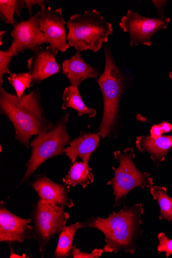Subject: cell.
<instances>
[{
  "label": "cell",
  "mask_w": 172,
  "mask_h": 258,
  "mask_svg": "<svg viewBox=\"0 0 172 258\" xmlns=\"http://www.w3.org/2000/svg\"><path fill=\"white\" fill-rule=\"evenodd\" d=\"M104 251V249H95L90 253L84 252L75 245L73 247L71 255L74 258H99Z\"/></svg>",
  "instance_id": "cell-25"
},
{
  "label": "cell",
  "mask_w": 172,
  "mask_h": 258,
  "mask_svg": "<svg viewBox=\"0 0 172 258\" xmlns=\"http://www.w3.org/2000/svg\"><path fill=\"white\" fill-rule=\"evenodd\" d=\"M27 8L28 9L30 16H32L33 9L34 6H38L41 10L45 8V6L50 3L47 0H25Z\"/></svg>",
  "instance_id": "cell-27"
},
{
  "label": "cell",
  "mask_w": 172,
  "mask_h": 258,
  "mask_svg": "<svg viewBox=\"0 0 172 258\" xmlns=\"http://www.w3.org/2000/svg\"><path fill=\"white\" fill-rule=\"evenodd\" d=\"M64 207L40 199L33 207V236L39 245L42 257L48 242L55 234L60 233L70 218Z\"/></svg>",
  "instance_id": "cell-7"
},
{
  "label": "cell",
  "mask_w": 172,
  "mask_h": 258,
  "mask_svg": "<svg viewBox=\"0 0 172 258\" xmlns=\"http://www.w3.org/2000/svg\"><path fill=\"white\" fill-rule=\"evenodd\" d=\"M171 131L172 124L167 121H163L160 124L154 125L151 128L150 134L152 137L157 138Z\"/></svg>",
  "instance_id": "cell-26"
},
{
  "label": "cell",
  "mask_w": 172,
  "mask_h": 258,
  "mask_svg": "<svg viewBox=\"0 0 172 258\" xmlns=\"http://www.w3.org/2000/svg\"><path fill=\"white\" fill-rule=\"evenodd\" d=\"M10 257H20V258L24 257V258H25V257H27L26 256V255L25 254H23L22 255H20L15 253L13 251H11V254Z\"/></svg>",
  "instance_id": "cell-29"
},
{
  "label": "cell",
  "mask_w": 172,
  "mask_h": 258,
  "mask_svg": "<svg viewBox=\"0 0 172 258\" xmlns=\"http://www.w3.org/2000/svg\"><path fill=\"white\" fill-rule=\"evenodd\" d=\"M62 8L52 10L46 8L40 11L39 26L40 30L51 49L56 51L66 52L70 48L67 41L65 26L67 22L63 17Z\"/></svg>",
  "instance_id": "cell-10"
},
{
  "label": "cell",
  "mask_w": 172,
  "mask_h": 258,
  "mask_svg": "<svg viewBox=\"0 0 172 258\" xmlns=\"http://www.w3.org/2000/svg\"><path fill=\"white\" fill-rule=\"evenodd\" d=\"M144 213L142 204L131 207L125 205L118 213L113 212L106 219L91 217L82 222L83 228H95L104 234V250L106 252L117 253L120 250L135 253L138 249L137 241L143 230L141 216Z\"/></svg>",
  "instance_id": "cell-2"
},
{
  "label": "cell",
  "mask_w": 172,
  "mask_h": 258,
  "mask_svg": "<svg viewBox=\"0 0 172 258\" xmlns=\"http://www.w3.org/2000/svg\"><path fill=\"white\" fill-rule=\"evenodd\" d=\"M8 80L14 88L18 97H22L24 95V91L32 86V79L29 72L18 74H11Z\"/></svg>",
  "instance_id": "cell-22"
},
{
  "label": "cell",
  "mask_w": 172,
  "mask_h": 258,
  "mask_svg": "<svg viewBox=\"0 0 172 258\" xmlns=\"http://www.w3.org/2000/svg\"><path fill=\"white\" fill-rule=\"evenodd\" d=\"M59 51L48 46L41 47L28 60V68L32 79V86L41 83L44 80L61 73L62 66L56 60Z\"/></svg>",
  "instance_id": "cell-12"
},
{
  "label": "cell",
  "mask_w": 172,
  "mask_h": 258,
  "mask_svg": "<svg viewBox=\"0 0 172 258\" xmlns=\"http://www.w3.org/2000/svg\"><path fill=\"white\" fill-rule=\"evenodd\" d=\"M62 69L71 85L78 87L85 80L95 79L101 74L99 69L91 66L83 60L81 52L78 50L71 58L63 61Z\"/></svg>",
  "instance_id": "cell-14"
},
{
  "label": "cell",
  "mask_w": 172,
  "mask_h": 258,
  "mask_svg": "<svg viewBox=\"0 0 172 258\" xmlns=\"http://www.w3.org/2000/svg\"><path fill=\"white\" fill-rule=\"evenodd\" d=\"M63 100L62 108L63 110L72 108L78 111L79 116L87 114L90 118H93L97 113L94 109L88 107L84 103L78 86L70 85L66 87L63 93Z\"/></svg>",
  "instance_id": "cell-18"
},
{
  "label": "cell",
  "mask_w": 172,
  "mask_h": 258,
  "mask_svg": "<svg viewBox=\"0 0 172 258\" xmlns=\"http://www.w3.org/2000/svg\"><path fill=\"white\" fill-rule=\"evenodd\" d=\"M136 145L140 152H146L150 155L151 159L158 167L172 149V135L157 138L151 135L139 136L136 139Z\"/></svg>",
  "instance_id": "cell-16"
},
{
  "label": "cell",
  "mask_w": 172,
  "mask_h": 258,
  "mask_svg": "<svg viewBox=\"0 0 172 258\" xmlns=\"http://www.w3.org/2000/svg\"><path fill=\"white\" fill-rule=\"evenodd\" d=\"M26 8L25 0H0V19L14 27L18 23L14 16L21 17V11Z\"/></svg>",
  "instance_id": "cell-20"
},
{
  "label": "cell",
  "mask_w": 172,
  "mask_h": 258,
  "mask_svg": "<svg viewBox=\"0 0 172 258\" xmlns=\"http://www.w3.org/2000/svg\"><path fill=\"white\" fill-rule=\"evenodd\" d=\"M13 55L7 51H0V85L2 87L4 77L6 74H11L9 65Z\"/></svg>",
  "instance_id": "cell-23"
},
{
  "label": "cell",
  "mask_w": 172,
  "mask_h": 258,
  "mask_svg": "<svg viewBox=\"0 0 172 258\" xmlns=\"http://www.w3.org/2000/svg\"><path fill=\"white\" fill-rule=\"evenodd\" d=\"M29 183L37 192L40 200L68 208L74 206L73 200L68 196L70 187L67 184L56 183L45 174L35 176L34 180Z\"/></svg>",
  "instance_id": "cell-13"
},
{
  "label": "cell",
  "mask_w": 172,
  "mask_h": 258,
  "mask_svg": "<svg viewBox=\"0 0 172 258\" xmlns=\"http://www.w3.org/2000/svg\"><path fill=\"white\" fill-rule=\"evenodd\" d=\"M150 189L154 200L157 201L159 206V220L172 222V199L167 194L166 187L153 185Z\"/></svg>",
  "instance_id": "cell-21"
},
{
  "label": "cell",
  "mask_w": 172,
  "mask_h": 258,
  "mask_svg": "<svg viewBox=\"0 0 172 258\" xmlns=\"http://www.w3.org/2000/svg\"><path fill=\"white\" fill-rule=\"evenodd\" d=\"M70 114L66 113L52 127L36 136L30 143L31 157L26 163L27 170L19 185L27 181L46 160L62 155L70 138L67 130Z\"/></svg>",
  "instance_id": "cell-5"
},
{
  "label": "cell",
  "mask_w": 172,
  "mask_h": 258,
  "mask_svg": "<svg viewBox=\"0 0 172 258\" xmlns=\"http://www.w3.org/2000/svg\"><path fill=\"white\" fill-rule=\"evenodd\" d=\"M0 113L13 125L16 140L28 149L33 136L50 129L54 125L45 115L39 89L18 97L0 87Z\"/></svg>",
  "instance_id": "cell-1"
},
{
  "label": "cell",
  "mask_w": 172,
  "mask_h": 258,
  "mask_svg": "<svg viewBox=\"0 0 172 258\" xmlns=\"http://www.w3.org/2000/svg\"><path fill=\"white\" fill-rule=\"evenodd\" d=\"M105 56V69L97 80L104 100V111L98 133L103 139L108 137L114 126L119 115L120 98L124 89V75L116 63L110 48L104 47Z\"/></svg>",
  "instance_id": "cell-4"
},
{
  "label": "cell",
  "mask_w": 172,
  "mask_h": 258,
  "mask_svg": "<svg viewBox=\"0 0 172 258\" xmlns=\"http://www.w3.org/2000/svg\"><path fill=\"white\" fill-rule=\"evenodd\" d=\"M6 33H7V31L0 30V45H3V37H4V35Z\"/></svg>",
  "instance_id": "cell-30"
},
{
  "label": "cell",
  "mask_w": 172,
  "mask_h": 258,
  "mask_svg": "<svg viewBox=\"0 0 172 258\" xmlns=\"http://www.w3.org/2000/svg\"><path fill=\"white\" fill-rule=\"evenodd\" d=\"M82 228V222L65 226L60 232L58 246L53 256L57 258H66L71 255L75 234L79 229Z\"/></svg>",
  "instance_id": "cell-19"
},
{
  "label": "cell",
  "mask_w": 172,
  "mask_h": 258,
  "mask_svg": "<svg viewBox=\"0 0 172 258\" xmlns=\"http://www.w3.org/2000/svg\"><path fill=\"white\" fill-rule=\"evenodd\" d=\"M169 77L172 79V72H171L169 74Z\"/></svg>",
  "instance_id": "cell-31"
},
{
  "label": "cell",
  "mask_w": 172,
  "mask_h": 258,
  "mask_svg": "<svg viewBox=\"0 0 172 258\" xmlns=\"http://www.w3.org/2000/svg\"><path fill=\"white\" fill-rule=\"evenodd\" d=\"M153 3L155 5L158 12L160 18H165L163 15L165 5L166 3V1H152Z\"/></svg>",
  "instance_id": "cell-28"
},
{
  "label": "cell",
  "mask_w": 172,
  "mask_h": 258,
  "mask_svg": "<svg viewBox=\"0 0 172 258\" xmlns=\"http://www.w3.org/2000/svg\"><path fill=\"white\" fill-rule=\"evenodd\" d=\"M32 218L23 219L12 214L6 203H0V241L9 243H22L32 240L33 226L30 225Z\"/></svg>",
  "instance_id": "cell-11"
},
{
  "label": "cell",
  "mask_w": 172,
  "mask_h": 258,
  "mask_svg": "<svg viewBox=\"0 0 172 258\" xmlns=\"http://www.w3.org/2000/svg\"><path fill=\"white\" fill-rule=\"evenodd\" d=\"M114 157L119 160L120 165L117 169L113 168V178L107 182L113 190L115 198L113 207L125 205L128 194L136 187L142 189L154 185V180L150 174L140 172L136 167L134 160L135 154L133 148H128L125 151L114 152Z\"/></svg>",
  "instance_id": "cell-6"
},
{
  "label": "cell",
  "mask_w": 172,
  "mask_h": 258,
  "mask_svg": "<svg viewBox=\"0 0 172 258\" xmlns=\"http://www.w3.org/2000/svg\"><path fill=\"white\" fill-rule=\"evenodd\" d=\"M94 175L89 164L76 161L73 163L68 175L63 179L64 183L69 187L81 185L83 188L94 181Z\"/></svg>",
  "instance_id": "cell-17"
},
{
  "label": "cell",
  "mask_w": 172,
  "mask_h": 258,
  "mask_svg": "<svg viewBox=\"0 0 172 258\" xmlns=\"http://www.w3.org/2000/svg\"><path fill=\"white\" fill-rule=\"evenodd\" d=\"M67 27L69 30L68 44L81 52L88 50L99 52L103 44L107 42L108 37L113 34L111 23L96 10L72 15Z\"/></svg>",
  "instance_id": "cell-3"
},
{
  "label": "cell",
  "mask_w": 172,
  "mask_h": 258,
  "mask_svg": "<svg viewBox=\"0 0 172 258\" xmlns=\"http://www.w3.org/2000/svg\"><path fill=\"white\" fill-rule=\"evenodd\" d=\"M159 245L157 246L158 254L165 252L166 257L172 254V239L167 237L164 232H160L158 234Z\"/></svg>",
  "instance_id": "cell-24"
},
{
  "label": "cell",
  "mask_w": 172,
  "mask_h": 258,
  "mask_svg": "<svg viewBox=\"0 0 172 258\" xmlns=\"http://www.w3.org/2000/svg\"><path fill=\"white\" fill-rule=\"evenodd\" d=\"M100 137L98 134L81 133L80 136L69 143V146L64 152L72 163L80 158L83 162L89 164L91 156L99 147Z\"/></svg>",
  "instance_id": "cell-15"
},
{
  "label": "cell",
  "mask_w": 172,
  "mask_h": 258,
  "mask_svg": "<svg viewBox=\"0 0 172 258\" xmlns=\"http://www.w3.org/2000/svg\"><path fill=\"white\" fill-rule=\"evenodd\" d=\"M169 18H149L140 15L137 12L129 10L119 23L121 29L128 33L130 37V46L140 44L151 46L152 37L158 31L167 28Z\"/></svg>",
  "instance_id": "cell-8"
},
{
  "label": "cell",
  "mask_w": 172,
  "mask_h": 258,
  "mask_svg": "<svg viewBox=\"0 0 172 258\" xmlns=\"http://www.w3.org/2000/svg\"><path fill=\"white\" fill-rule=\"evenodd\" d=\"M40 11L27 20L22 21L14 27L11 34L13 39L7 51L13 57L27 50L33 52L44 44H47L44 35L40 29Z\"/></svg>",
  "instance_id": "cell-9"
}]
</instances>
